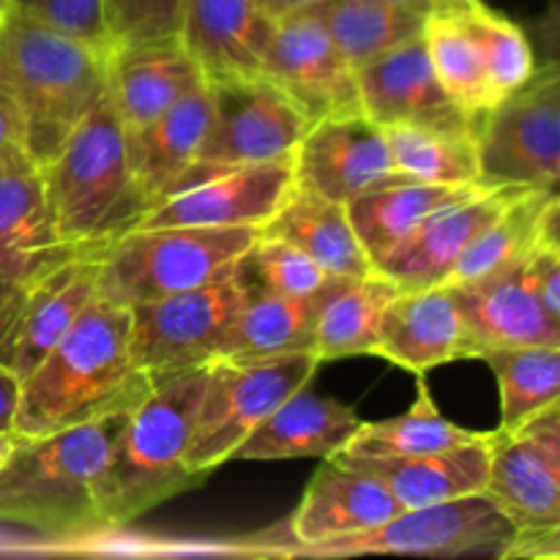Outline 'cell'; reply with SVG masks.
<instances>
[{"mask_svg": "<svg viewBox=\"0 0 560 560\" xmlns=\"http://www.w3.org/2000/svg\"><path fill=\"white\" fill-rule=\"evenodd\" d=\"M153 381L131 364L129 306L96 295L71 331L22 377L14 435H47L131 408Z\"/></svg>", "mask_w": 560, "mask_h": 560, "instance_id": "6da1fadb", "label": "cell"}, {"mask_svg": "<svg viewBox=\"0 0 560 560\" xmlns=\"http://www.w3.org/2000/svg\"><path fill=\"white\" fill-rule=\"evenodd\" d=\"M206 372L208 364L156 377L145 397L126 413L96 481L104 530L126 528L206 481L189 465Z\"/></svg>", "mask_w": 560, "mask_h": 560, "instance_id": "7a4b0ae2", "label": "cell"}, {"mask_svg": "<svg viewBox=\"0 0 560 560\" xmlns=\"http://www.w3.org/2000/svg\"><path fill=\"white\" fill-rule=\"evenodd\" d=\"M131 408L47 435L16 438L14 448L0 463V525L44 536L104 530L96 481Z\"/></svg>", "mask_w": 560, "mask_h": 560, "instance_id": "3957f363", "label": "cell"}, {"mask_svg": "<svg viewBox=\"0 0 560 560\" xmlns=\"http://www.w3.org/2000/svg\"><path fill=\"white\" fill-rule=\"evenodd\" d=\"M0 82L20 115L22 148L44 167L107 93V55L9 11Z\"/></svg>", "mask_w": 560, "mask_h": 560, "instance_id": "277c9868", "label": "cell"}, {"mask_svg": "<svg viewBox=\"0 0 560 560\" xmlns=\"http://www.w3.org/2000/svg\"><path fill=\"white\" fill-rule=\"evenodd\" d=\"M60 241L96 252L137 228L148 211L126 151V129L107 93L42 167Z\"/></svg>", "mask_w": 560, "mask_h": 560, "instance_id": "5b68a950", "label": "cell"}, {"mask_svg": "<svg viewBox=\"0 0 560 560\" xmlns=\"http://www.w3.org/2000/svg\"><path fill=\"white\" fill-rule=\"evenodd\" d=\"M260 228H135L98 249V295L135 306L230 277Z\"/></svg>", "mask_w": 560, "mask_h": 560, "instance_id": "8992f818", "label": "cell"}, {"mask_svg": "<svg viewBox=\"0 0 560 560\" xmlns=\"http://www.w3.org/2000/svg\"><path fill=\"white\" fill-rule=\"evenodd\" d=\"M317 355L312 350L268 355V359H213L206 372L189 465L202 479L230 463L244 438L279 408L290 394L310 386Z\"/></svg>", "mask_w": 560, "mask_h": 560, "instance_id": "52a82bcc", "label": "cell"}, {"mask_svg": "<svg viewBox=\"0 0 560 560\" xmlns=\"http://www.w3.org/2000/svg\"><path fill=\"white\" fill-rule=\"evenodd\" d=\"M479 180L558 191L560 180V69L536 66L530 80L498 98L476 129Z\"/></svg>", "mask_w": 560, "mask_h": 560, "instance_id": "ba28073f", "label": "cell"}, {"mask_svg": "<svg viewBox=\"0 0 560 560\" xmlns=\"http://www.w3.org/2000/svg\"><path fill=\"white\" fill-rule=\"evenodd\" d=\"M208 91L213 113L206 140L195 164L170 189L217 170L293 159L312 126L310 118L262 74L208 82Z\"/></svg>", "mask_w": 560, "mask_h": 560, "instance_id": "9c48e42d", "label": "cell"}, {"mask_svg": "<svg viewBox=\"0 0 560 560\" xmlns=\"http://www.w3.org/2000/svg\"><path fill=\"white\" fill-rule=\"evenodd\" d=\"M514 534V525L487 492L454 498L432 506L402 509L370 530L323 541L290 558L350 556H430L452 558L468 552H498Z\"/></svg>", "mask_w": 560, "mask_h": 560, "instance_id": "30bf717a", "label": "cell"}, {"mask_svg": "<svg viewBox=\"0 0 560 560\" xmlns=\"http://www.w3.org/2000/svg\"><path fill=\"white\" fill-rule=\"evenodd\" d=\"M244 301L235 271L219 282L129 306V355L151 377L211 364Z\"/></svg>", "mask_w": 560, "mask_h": 560, "instance_id": "8fae6325", "label": "cell"}, {"mask_svg": "<svg viewBox=\"0 0 560 560\" xmlns=\"http://www.w3.org/2000/svg\"><path fill=\"white\" fill-rule=\"evenodd\" d=\"M485 492L514 528L560 525V402L512 430H490Z\"/></svg>", "mask_w": 560, "mask_h": 560, "instance_id": "7c38bea8", "label": "cell"}, {"mask_svg": "<svg viewBox=\"0 0 560 560\" xmlns=\"http://www.w3.org/2000/svg\"><path fill=\"white\" fill-rule=\"evenodd\" d=\"M293 159L217 170L159 197L137 228H266L293 189Z\"/></svg>", "mask_w": 560, "mask_h": 560, "instance_id": "4fadbf2b", "label": "cell"}, {"mask_svg": "<svg viewBox=\"0 0 560 560\" xmlns=\"http://www.w3.org/2000/svg\"><path fill=\"white\" fill-rule=\"evenodd\" d=\"M295 186L334 202H350L377 186L410 180L394 164L383 126L348 113L315 120L293 153Z\"/></svg>", "mask_w": 560, "mask_h": 560, "instance_id": "5bb4252c", "label": "cell"}, {"mask_svg": "<svg viewBox=\"0 0 560 560\" xmlns=\"http://www.w3.org/2000/svg\"><path fill=\"white\" fill-rule=\"evenodd\" d=\"M260 74L268 77L310 124L331 115L361 113L355 69L310 11L277 22Z\"/></svg>", "mask_w": 560, "mask_h": 560, "instance_id": "9a60e30c", "label": "cell"}, {"mask_svg": "<svg viewBox=\"0 0 560 560\" xmlns=\"http://www.w3.org/2000/svg\"><path fill=\"white\" fill-rule=\"evenodd\" d=\"M355 77L361 113L383 129L410 126L441 135L476 137L479 124L441 85L421 36L361 66Z\"/></svg>", "mask_w": 560, "mask_h": 560, "instance_id": "2e32d148", "label": "cell"}, {"mask_svg": "<svg viewBox=\"0 0 560 560\" xmlns=\"http://www.w3.org/2000/svg\"><path fill=\"white\" fill-rule=\"evenodd\" d=\"M525 191L530 189L476 184L463 197L432 211L397 249L377 262L375 271L392 279L399 290L443 284L470 241Z\"/></svg>", "mask_w": 560, "mask_h": 560, "instance_id": "e0dca14e", "label": "cell"}, {"mask_svg": "<svg viewBox=\"0 0 560 560\" xmlns=\"http://www.w3.org/2000/svg\"><path fill=\"white\" fill-rule=\"evenodd\" d=\"M525 257L485 277L448 284L463 320L465 359H479L492 348L560 345V323L530 290Z\"/></svg>", "mask_w": 560, "mask_h": 560, "instance_id": "ac0fdd59", "label": "cell"}, {"mask_svg": "<svg viewBox=\"0 0 560 560\" xmlns=\"http://www.w3.org/2000/svg\"><path fill=\"white\" fill-rule=\"evenodd\" d=\"M399 512L402 503L375 476L348 468L337 459H320V468L315 470L299 509L290 517V545L262 552L293 556L306 547L375 528Z\"/></svg>", "mask_w": 560, "mask_h": 560, "instance_id": "d6986e66", "label": "cell"}, {"mask_svg": "<svg viewBox=\"0 0 560 560\" xmlns=\"http://www.w3.org/2000/svg\"><path fill=\"white\" fill-rule=\"evenodd\" d=\"M74 252L60 241L44 173L16 142L0 151V271L31 279Z\"/></svg>", "mask_w": 560, "mask_h": 560, "instance_id": "ffe728a7", "label": "cell"}, {"mask_svg": "<svg viewBox=\"0 0 560 560\" xmlns=\"http://www.w3.org/2000/svg\"><path fill=\"white\" fill-rule=\"evenodd\" d=\"M96 295L98 249L74 252L33 277L22 299L5 366H11L20 377L31 375L38 361L71 331L77 317Z\"/></svg>", "mask_w": 560, "mask_h": 560, "instance_id": "44dd1931", "label": "cell"}, {"mask_svg": "<svg viewBox=\"0 0 560 560\" xmlns=\"http://www.w3.org/2000/svg\"><path fill=\"white\" fill-rule=\"evenodd\" d=\"M273 27L255 0H180L178 42L206 82L260 74Z\"/></svg>", "mask_w": 560, "mask_h": 560, "instance_id": "7402d4cb", "label": "cell"}, {"mask_svg": "<svg viewBox=\"0 0 560 560\" xmlns=\"http://www.w3.org/2000/svg\"><path fill=\"white\" fill-rule=\"evenodd\" d=\"M202 85L200 66L178 38L115 47L107 55V98L126 131L142 129Z\"/></svg>", "mask_w": 560, "mask_h": 560, "instance_id": "603a6c76", "label": "cell"}, {"mask_svg": "<svg viewBox=\"0 0 560 560\" xmlns=\"http://www.w3.org/2000/svg\"><path fill=\"white\" fill-rule=\"evenodd\" d=\"M375 355L413 375L465 359L463 320L448 284L397 290L383 312Z\"/></svg>", "mask_w": 560, "mask_h": 560, "instance_id": "cb8c5ba5", "label": "cell"}, {"mask_svg": "<svg viewBox=\"0 0 560 560\" xmlns=\"http://www.w3.org/2000/svg\"><path fill=\"white\" fill-rule=\"evenodd\" d=\"M361 416L350 405L310 392L290 394L235 448L233 459L271 463V459H331L353 441Z\"/></svg>", "mask_w": 560, "mask_h": 560, "instance_id": "d4e9b609", "label": "cell"}, {"mask_svg": "<svg viewBox=\"0 0 560 560\" xmlns=\"http://www.w3.org/2000/svg\"><path fill=\"white\" fill-rule=\"evenodd\" d=\"M487 438L443 452L408 454V457H355V454L337 452L331 459L375 476L392 490L402 509H419L485 492L487 468H490Z\"/></svg>", "mask_w": 560, "mask_h": 560, "instance_id": "484cf974", "label": "cell"}, {"mask_svg": "<svg viewBox=\"0 0 560 560\" xmlns=\"http://www.w3.org/2000/svg\"><path fill=\"white\" fill-rule=\"evenodd\" d=\"M213 98L208 82L137 131H126L131 173L148 208L195 164L211 126Z\"/></svg>", "mask_w": 560, "mask_h": 560, "instance_id": "4316f807", "label": "cell"}, {"mask_svg": "<svg viewBox=\"0 0 560 560\" xmlns=\"http://www.w3.org/2000/svg\"><path fill=\"white\" fill-rule=\"evenodd\" d=\"M262 233L293 244L328 277L361 279L375 271L350 224L348 208L295 184L277 213L268 219Z\"/></svg>", "mask_w": 560, "mask_h": 560, "instance_id": "83f0119b", "label": "cell"}, {"mask_svg": "<svg viewBox=\"0 0 560 560\" xmlns=\"http://www.w3.org/2000/svg\"><path fill=\"white\" fill-rule=\"evenodd\" d=\"M339 282L342 279H331L317 293L295 295V299L244 290V301L224 334L217 359L246 361L312 350L317 315Z\"/></svg>", "mask_w": 560, "mask_h": 560, "instance_id": "f1b7e54d", "label": "cell"}, {"mask_svg": "<svg viewBox=\"0 0 560 560\" xmlns=\"http://www.w3.org/2000/svg\"><path fill=\"white\" fill-rule=\"evenodd\" d=\"M304 11L326 27L355 71L419 38L430 14L397 0H315Z\"/></svg>", "mask_w": 560, "mask_h": 560, "instance_id": "f546056e", "label": "cell"}, {"mask_svg": "<svg viewBox=\"0 0 560 560\" xmlns=\"http://www.w3.org/2000/svg\"><path fill=\"white\" fill-rule=\"evenodd\" d=\"M476 184L443 186L424 184V180H402V184L377 186V189L364 191V195L345 202V208H348L350 224H353L355 235H359L361 246H364L366 257L375 268L432 211L463 197Z\"/></svg>", "mask_w": 560, "mask_h": 560, "instance_id": "4dcf8cb0", "label": "cell"}, {"mask_svg": "<svg viewBox=\"0 0 560 560\" xmlns=\"http://www.w3.org/2000/svg\"><path fill=\"white\" fill-rule=\"evenodd\" d=\"M397 284L372 271L361 279H342L323 304L312 337V353L320 364L350 355H375L383 312L397 295Z\"/></svg>", "mask_w": 560, "mask_h": 560, "instance_id": "1f68e13d", "label": "cell"}, {"mask_svg": "<svg viewBox=\"0 0 560 560\" xmlns=\"http://www.w3.org/2000/svg\"><path fill=\"white\" fill-rule=\"evenodd\" d=\"M487 438V432L468 430L454 424L438 410L424 375H419L416 402L405 413L383 421H361L353 441L342 448L355 457H408V454L443 452V448L463 446Z\"/></svg>", "mask_w": 560, "mask_h": 560, "instance_id": "d6a6232c", "label": "cell"}, {"mask_svg": "<svg viewBox=\"0 0 560 560\" xmlns=\"http://www.w3.org/2000/svg\"><path fill=\"white\" fill-rule=\"evenodd\" d=\"M421 38L441 85L479 124L495 107L498 96L487 77L479 44L463 16L457 11H430Z\"/></svg>", "mask_w": 560, "mask_h": 560, "instance_id": "836d02e7", "label": "cell"}, {"mask_svg": "<svg viewBox=\"0 0 560 560\" xmlns=\"http://www.w3.org/2000/svg\"><path fill=\"white\" fill-rule=\"evenodd\" d=\"M479 361L501 386V430L525 424L560 402V345L492 348Z\"/></svg>", "mask_w": 560, "mask_h": 560, "instance_id": "e575fe53", "label": "cell"}, {"mask_svg": "<svg viewBox=\"0 0 560 560\" xmlns=\"http://www.w3.org/2000/svg\"><path fill=\"white\" fill-rule=\"evenodd\" d=\"M558 191L530 189L520 195L512 206L503 208L479 235L468 244V249L459 255L454 268L448 271L446 282H468V279L485 277V273L498 271V268L509 266V262L520 260L528 255L536 244L541 241V222L556 200Z\"/></svg>", "mask_w": 560, "mask_h": 560, "instance_id": "d590c367", "label": "cell"}, {"mask_svg": "<svg viewBox=\"0 0 560 560\" xmlns=\"http://www.w3.org/2000/svg\"><path fill=\"white\" fill-rule=\"evenodd\" d=\"M388 137L394 164L410 180L443 186H468L479 180L476 137L441 135V131L394 126L383 129Z\"/></svg>", "mask_w": 560, "mask_h": 560, "instance_id": "8d00e7d4", "label": "cell"}, {"mask_svg": "<svg viewBox=\"0 0 560 560\" xmlns=\"http://www.w3.org/2000/svg\"><path fill=\"white\" fill-rule=\"evenodd\" d=\"M457 14L463 16L468 31L474 33L476 44H479L495 96L503 98L506 93L523 88L536 71L534 49H530L523 27L509 16L492 11L481 0H476L465 11H457Z\"/></svg>", "mask_w": 560, "mask_h": 560, "instance_id": "74e56055", "label": "cell"}, {"mask_svg": "<svg viewBox=\"0 0 560 560\" xmlns=\"http://www.w3.org/2000/svg\"><path fill=\"white\" fill-rule=\"evenodd\" d=\"M235 279L244 290L295 299V295L317 293L337 277H328L317 262H312L288 241L260 233L235 266Z\"/></svg>", "mask_w": 560, "mask_h": 560, "instance_id": "f35d334b", "label": "cell"}, {"mask_svg": "<svg viewBox=\"0 0 560 560\" xmlns=\"http://www.w3.org/2000/svg\"><path fill=\"white\" fill-rule=\"evenodd\" d=\"M109 49L178 38L180 0H104Z\"/></svg>", "mask_w": 560, "mask_h": 560, "instance_id": "ab89813d", "label": "cell"}, {"mask_svg": "<svg viewBox=\"0 0 560 560\" xmlns=\"http://www.w3.org/2000/svg\"><path fill=\"white\" fill-rule=\"evenodd\" d=\"M11 11L109 55L104 0H11Z\"/></svg>", "mask_w": 560, "mask_h": 560, "instance_id": "60d3db41", "label": "cell"}, {"mask_svg": "<svg viewBox=\"0 0 560 560\" xmlns=\"http://www.w3.org/2000/svg\"><path fill=\"white\" fill-rule=\"evenodd\" d=\"M525 277L547 315L560 323V244L539 241L525 257Z\"/></svg>", "mask_w": 560, "mask_h": 560, "instance_id": "b9f144b4", "label": "cell"}, {"mask_svg": "<svg viewBox=\"0 0 560 560\" xmlns=\"http://www.w3.org/2000/svg\"><path fill=\"white\" fill-rule=\"evenodd\" d=\"M501 558L558 560L560 558V525L547 528H514L512 539L498 550Z\"/></svg>", "mask_w": 560, "mask_h": 560, "instance_id": "7bdbcfd3", "label": "cell"}, {"mask_svg": "<svg viewBox=\"0 0 560 560\" xmlns=\"http://www.w3.org/2000/svg\"><path fill=\"white\" fill-rule=\"evenodd\" d=\"M31 279H20L0 271V364L3 366H5V359H9L11 339H14L16 320H20L22 299H25V290L27 284H31Z\"/></svg>", "mask_w": 560, "mask_h": 560, "instance_id": "ee69618b", "label": "cell"}, {"mask_svg": "<svg viewBox=\"0 0 560 560\" xmlns=\"http://www.w3.org/2000/svg\"><path fill=\"white\" fill-rule=\"evenodd\" d=\"M22 399V377L11 366L0 364V435H14L16 410Z\"/></svg>", "mask_w": 560, "mask_h": 560, "instance_id": "f6af8a7d", "label": "cell"}, {"mask_svg": "<svg viewBox=\"0 0 560 560\" xmlns=\"http://www.w3.org/2000/svg\"><path fill=\"white\" fill-rule=\"evenodd\" d=\"M22 145V126L20 115H16L14 102H11L9 91L0 82V151H5L9 145Z\"/></svg>", "mask_w": 560, "mask_h": 560, "instance_id": "bcb514c9", "label": "cell"}, {"mask_svg": "<svg viewBox=\"0 0 560 560\" xmlns=\"http://www.w3.org/2000/svg\"><path fill=\"white\" fill-rule=\"evenodd\" d=\"M257 5H260L262 11H266L268 16H271V20H284V16H290V14H299V11H304V9H310L312 3H315V0H255Z\"/></svg>", "mask_w": 560, "mask_h": 560, "instance_id": "7dc6e473", "label": "cell"}, {"mask_svg": "<svg viewBox=\"0 0 560 560\" xmlns=\"http://www.w3.org/2000/svg\"><path fill=\"white\" fill-rule=\"evenodd\" d=\"M476 0H430V11H465Z\"/></svg>", "mask_w": 560, "mask_h": 560, "instance_id": "c3c4849f", "label": "cell"}, {"mask_svg": "<svg viewBox=\"0 0 560 560\" xmlns=\"http://www.w3.org/2000/svg\"><path fill=\"white\" fill-rule=\"evenodd\" d=\"M14 443H16V435H0V463H3L5 454L14 448Z\"/></svg>", "mask_w": 560, "mask_h": 560, "instance_id": "681fc988", "label": "cell"}, {"mask_svg": "<svg viewBox=\"0 0 560 560\" xmlns=\"http://www.w3.org/2000/svg\"><path fill=\"white\" fill-rule=\"evenodd\" d=\"M397 3L413 5V9H421V11H430V0H397Z\"/></svg>", "mask_w": 560, "mask_h": 560, "instance_id": "f907efd6", "label": "cell"}, {"mask_svg": "<svg viewBox=\"0 0 560 560\" xmlns=\"http://www.w3.org/2000/svg\"><path fill=\"white\" fill-rule=\"evenodd\" d=\"M11 11V0H0V22L5 20V14Z\"/></svg>", "mask_w": 560, "mask_h": 560, "instance_id": "816d5d0a", "label": "cell"}]
</instances>
